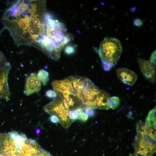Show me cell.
Returning <instances> with one entry per match:
<instances>
[{
	"instance_id": "6da1fadb",
	"label": "cell",
	"mask_w": 156,
	"mask_h": 156,
	"mask_svg": "<svg viewBox=\"0 0 156 156\" xmlns=\"http://www.w3.org/2000/svg\"><path fill=\"white\" fill-rule=\"evenodd\" d=\"M28 9L18 16L10 20H3L17 45H31L32 44L31 38L28 33V29L32 24Z\"/></svg>"
},
{
	"instance_id": "7a4b0ae2",
	"label": "cell",
	"mask_w": 156,
	"mask_h": 156,
	"mask_svg": "<svg viewBox=\"0 0 156 156\" xmlns=\"http://www.w3.org/2000/svg\"><path fill=\"white\" fill-rule=\"evenodd\" d=\"M122 52L120 41L112 37H106L101 43L98 52L103 64L112 67L117 63Z\"/></svg>"
},
{
	"instance_id": "3957f363",
	"label": "cell",
	"mask_w": 156,
	"mask_h": 156,
	"mask_svg": "<svg viewBox=\"0 0 156 156\" xmlns=\"http://www.w3.org/2000/svg\"><path fill=\"white\" fill-rule=\"evenodd\" d=\"M43 109L51 115L57 116L60 123L65 128H68L74 122L69 117L70 110L65 107L62 99L57 94L50 103L44 107Z\"/></svg>"
},
{
	"instance_id": "277c9868",
	"label": "cell",
	"mask_w": 156,
	"mask_h": 156,
	"mask_svg": "<svg viewBox=\"0 0 156 156\" xmlns=\"http://www.w3.org/2000/svg\"><path fill=\"white\" fill-rule=\"evenodd\" d=\"M10 68V63L7 62L0 69V99H8L10 96L8 78Z\"/></svg>"
},
{
	"instance_id": "5b68a950",
	"label": "cell",
	"mask_w": 156,
	"mask_h": 156,
	"mask_svg": "<svg viewBox=\"0 0 156 156\" xmlns=\"http://www.w3.org/2000/svg\"><path fill=\"white\" fill-rule=\"evenodd\" d=\"M41 86V82L36 73H31L26 80L24 94L28 96L39 91Z\"/></svg>"
},
{
	"instance_id": "8992f818",
	"label": "cell",
	"mask_w": 156,
	"mask_h": 156,
	"mask_svg": "<svg viewBox=\"0 0 156 156\" xmlns=\"http://www.w3.org/2000/svg\"><path fill=\"white\" fill-rule=\"evenodd\" d=\"M138 60L141 72L144 77L151 82H154L155 76V66L145 60L139 58Z\"/></svg>"
},
{
	"instance_id": "52a82bcc",
	"label": "cell",
	"mask_w": 156,
	"mask_h": 156,
	"mask_svg": "<svg viewBox=\"0 0 156 156\" xmlns=\"http://www.w3.org/2000/svg\"><path fill=\"white\" fill-rule=\"evenodd\" d=\"M116 73L119 79L122 82L130 86L133 85L137 79L136 74L126 68H120L117 70Z\"/></svg>"
},
{
	"instance_id": "ba28073f",
	"label": "cell",
	"mask_w": 156,
	"mask_h": 156,
	"mask_svg": "<svg viewBox=\"0 0 156 156\" xmlns=\"http://www.w3.org/2000/svg\"><path fill=\"white\" fill-rule=\"evenodd\" d=\"M109 94L104 90H101L98 99L91 106L93 109H108L110 108L108 102Z\"/></svg>"
},
{
	"instance_id": "9c48e42d",
	"label": "cell",
	"mask_w": 156,
	"mask_h": 156,
	"mask_svg": "<svg viewBox=\"0 0 156 156\" xmlns=\"http://www.w3.org/2000/svg\"><path fill=\"white\" fill-rule=\"evenodd\" d=\"M145 124L156 130V109H153L148 113L146 118Z\"/></svg>"
},
{
	"instance_id": "30bf717a",
	"label": "cell",
	"mask_w": 156,
	"mask_h": 156,
	"mask_svg": "<svg viewBox=\"0 0 156 156\" xmlns=\"http://www.w3.org/2000/svg\"><path fill=\"white\" fill-rule=\"evenodd\" d=\"M37 75L38 79L44 86L46 85L49 81V73L43 69H40Z\"/></svg>"
},
{
	"instance_id": "8fae6325",
	"label": "cell",
	"mask_w": 156,
	"mask_h": 156,
	"mask_svg": "<svg viewBox=\"0 0 156 156\" xmlns=\"http://www.w3.org/2000/svg\"><path fill=\"white\" fill-rule=\"evenodd\" d=\"M120 99L118 97L113 96L109 98L108 104L110 108L114 109L120 105Z\"/></svg>"
},
{
	"instance_id": "7c38bea8",
	"label": "cell",
	"mask_w": 156,
	"mask_h": 156,
	"mask_svg": "<svg viewBox=\"0 0 156 156\" xmlns=\"http://www.w3.org/2000/svg\"><path fill=\"white\" fill-rule=\"evenodd\" d=\"M84 107L82 106L77 108L78 112V119L83 122L87 120L88 116L84 111Z\"/></svg>"
},
{
	"instance_id": "4fadbf2b",
	"label": "cell",
	"mask_w": 156,
	"mask_h": 156,
	"mask_svg": "<svg viewBox=\"0 0 156 156\" xmlns=\"http://www.w3.org/2000/svg\"><path fill=\"white\" fill-rule=\"evenodd\" d=\"M79 112L77 109L69 111L68 114L69 118L73 121L78 119Z\"/></svg>"
},
{
	"instance_id": "5bb4252c",
	"label": "cell",
	"mask_w": 156,
	"mask_h": 156,
	"mask_svg": "<svg viewBox=\"0 0 156 156\" xmlns=\"http://www.w3.org/2000/svg\"><path fill=\"white\" fill-rule=\"evenodd\" d=\"M76 46L73 45H68L65 48L64 51L66 54L68 55L73 54L75 51Z\"/></svg>"
},
{
	"instance_id": "9a60e30c",
	"label": "cell",
	"mask_w": 156,
	"mask_h": 156,
	"mask_svg": "<svg viewBox=\"0 0 156 156\" xmlns=\"http://www.w3.org/2000/svg\"><path fill=\"white\" fill-rule=\"evenodd\" d=\"M84 111L90 117H93L95 115V111L90 106H85L84 108Z\"/></svg>"
},
{
	"instance_id": "2e32d148",
	"label": "cell",
	"mask_w": 156,
	"mask_h": 156,
	"mask_svg": "<svg viewBox=\"0 0 156 156\" xmlns=\"http://www.w3.org/2000/svg\"><path fill=\"white\" fill-rule=\"evenodd\" d=\"M57 95V93L54 90H51L47 91L45 93V96L50 98H54Z\"/></svg>"
},
{
	"instance_id": "e0dca14e",
	"label": "cell",
	"mask_w": 156,
	"mask_h": 156,
	"mask_svg": "<svg viewBox=\"0 0 156 156\" xmlns=\"http://www.w3.org/2000/svg\"><path fill=\"white\" fill-rule=\"evenodd\" d=\"M49 119L50 121L53 123L57 124L60 123L59 118L57 116L55 115H51L49 118Z\"/></svg>"
},
{
	"instance_id": "ac0fdd59",
	"label": "cell",
	"mask_w": 156,
	"mask_h": 156,
	"mask_svg": "<svg viewBox=\"0 0 156 156\" xmlns=\"http://www.w3.org/2000/svg\"><path fill=\"white\" fill-rule=\"evenodd\" d=\"M36 156H53L49 153L44 150L43 148Z\"/></svg>"
},
{
	"instance_id": "d6986e66",
	"label": "cell",
	"mask_w": 156,
	"mask_h": 156,
	"mask_svg": "<svg viewBox=\"0 0 156 156\" xmlns=\"http://www.w3.org/2000/svg\"><path fill=\"white\" fill-rule=\"evenodd\" d=\"M149 62L155 66L156 64V51H153L151 55Z\"/></svg>"
},
{
	"instance_id": "ffe728a7",
	"label": "cell",
	"mask_w": 156,
	"mask_h": 156,
	"mask_svg": "<svg viewBox=\"0 0 156 156\" xmlns=\"http://www.w3.org/2000/svg\"><path fill=\"white\" fill-rule=\"evenodd\" d=\"M133 24L136 26L140 27L143 25V23L141 20L139 18L135 19L133 21Z\"/></svg>"
},
{
	"instance_id": "44dd1931",
	"label": "cell",
	"mask_w": 156,
	"mask_h": 156,
	"mask_svg": "<svg viewBox=\"0 0 156 156\" xmlns=\"http://www.w3.org/2000/svg\"><path fill=\"white\" fill-rule=\"evenodd\" d=\"M103 67L105 71H109L112 67L108 65L103 64Z\"/></svg>"
}]
</instances>
